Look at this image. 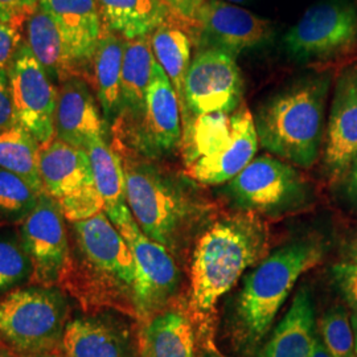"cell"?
I'll use <instances>...</instances> for the list:
<instances>
[{"label":"cell","mask_w":357,"mask_h":357,"mask_svg":"<svg viewBox=\"0 0 357 357\" xmlns=\"http://www.w3.org/2000/svg\"><path fill=\"white\" fill-rule=\"evenodd\" d=\"M268 250V225L255 213L220 218L202 231L192 253L187 302L199 342L212 345L220 299Z\"/></svg>","instance_id":"1"},{"label":"cell","mask_w":357,"mask_h":357,"mask_svg":"<svg viewBox=\"0 0 357 357\" xmlns=\"http://www.w3.org/2000/svg\"><path fill=\"white\" fill-rule=\"evenodd\" d=\"M122 163L126 203L142 231L169 253L183 252L206 228L213 205L192 183L141 162Z\"/></svg>","instance_id":"2"},{"label":"cell","mask_w":357,"mask_h":357,"mask_svg":"<svg viewBox=\"0 0 357 357\" xmlns=\"http://www.w3.org/2000/svg\"><path fill=\"white\" fill-rule=\"evenodd\" d=\"M330 82L328 75L305 77L264 103L255 119L261 146L293 166H314Z\"/></svg>","instance_id":"3"},{"label":"cell","mask_w":357,"mask_h":357,"mask_svg":"<svg viewBox=\"0 0 357 357\" xmlns=\"http://www.w3.org/2000/svg\"><path fill=\"white\" fill-rule=\"evenodd\" d=\"M323 257L321 243L298 240L273 252L246 275L234 306L236 333L241 343L255 345L264 339L299 277Z\"/></svg>","instance_id":"4"},{"label":"cell","mask_w":357,"mask_h":357,"mask_svg":"<svg viewBox=\"0 0 357 357\" xmlns=\"http://www.w3.org/2000/svg\"><path fill=\"white\" fill-rule=\"evenodd\" d=\"M82 262L105 298L119 301L135 314L137 265L131 249L105 211L75 224Z\"/></svg>","instance_id":"5"},{"label":"cell","mask_w":357,"mask_h":357,"mask_svg":"<svg viewBox=\"0 0 357 357\" xmlns=\"http://www.w3.org/2000/svg\"><path fill=\"white\" fill-rule=\"evenodd\" d=\"M105 213L128 243L137 265L135 311L141 319H150L171 303L180 283L175 258L160 243L142 231L128 204L105 209Z\"/></svg>","instance_id":"6"},{"label":"cell","mask_w":357,"mask_h":357,"mask_svg":"<svg viewBox=\"0 0 357 357\" xmlns=\"http://www.w3.org/2000/svg\"><path fill=\"white\" fill-rule=\"evenodd\" d=\"M227 192L238 208L257 216L277 217L299 211L310 196L302 174L270 155L253 159L230 180Z\"/></svg>","instance_id":"7"},{"label":"cell","mask_w":357,"mask_h":357,"mask_svg":"<svg viewBox=\"0 0 357 357\" xmlns=\"http://www.w3.org/2000/svg\"><path fill=\"white\" fill-rule=\"evenodd\" d=\"M66 302L56 290L31 287L0 302V337L23 352H40L63 339Z\"/></svg>","instance_id":"8"},{"label":"cell","mask_w":357,"mask_h":357,"mask_svg":"<svg viewBox=\"0 0 357 357\" xmlns=\"http://www.w3.org/2000/svg\"><path fill=\"white\" fill-rule=\"evenodd\" d=\"M289 56L298 61L324 60L357 44L356 8L345 0H324L310 7L283 38Z\"/></svg>","instance_id":"9"},{"label":"cell","mask_w":357,"mask_h":357,"mask_svg":"<svg viewBox=\"0 0 357 357\" xmlns=\"http://www.w3.org/2000/svg\"><path fill=\"white\" fill-rule=\"evenodd\" d=\"M243 81L234 57L218 50H204L193 59L183 88L181 123L191 116L233 114L243 105Z\"/></svg>","instance_id":"10"},{"label":"cell","mask_w":357,"mask_h":357,"mask_svg":"<svg viewBox=\"0 0 357 357\" xmlns=\"http://www.w3.org/2000/svg\"><path fill=\"white\" fill-rule=\"evenodd\" d=\"M8 77L17 123L35 137L40 147L50 144L56 137L59 91L28 44H22Z\"/></svg>","instance_id":"11"},{"label":"cell","mask_w":357,"mask_h":357,"mask_svg":"<svg viewBox=\"0 0 357 357\" xmlns=\"http://www.w3.org/2000/svg\"><path fill=\"white\" fill-rule=\"evenodd\" d=\"M22 245L31 259L33 281L52 284L64 278L70 268L64 215L45 192L23 220Z\"/></svg>","instance_id":"12"},{"label":"cell","mask_w":357,"mask_h":357,"mask_svg":"<svg viewBox=\"0 0 357 357\" xmlns=\"http://www.w3.org/2000/svg\"><path fill=\"white\" fill-rule=\"evenodd\" d=\"M178 94L162 66L155 63L143 109L130 118L134 122L131 142L149 156L171 153L181 142Z\"/></svg>","instance_id":"13"},{"label":"cell","mask_w":357,"mask_h":357,"mask_svg":"<svg viewBox=\"0 0 357 357\" xmlns=\"http://www.w3.org/2000/svg\"><path fill=\"white\" fill-rule=\"evenodd\" d=\"M196 29L205 50L237 56L265 45L274 36L273 23L225 0H209L199 13Z\"/></svg>","instance_id":"14"},{"label":"cell","mask_w":357,"mask_h":357,"mask_svg":"<svg viewBox=\"0 0 357 357\" xmlns=\"http://www.w3.org/2000/svg\"><path fill=\"white\" fill-rule=\"evenodd\" d=\"M357 158V64L337 77L324 146V166L332 178H340Z\"/></svg>","instance_id":"15"},{"label":"cell","mask_w":357,"mask_h":357,"mask_svg":"<svg viewBox=\"0 0 357 357\" xmlns=\"http://www.w3.org/2000/svg\"><path fill=\"white\" fill-rule=\"evenodd\" d=\"M258 134L250 110L241 105L231 114V139L220 153L202 158L188 167L191 178L205 185H220L236 178L258 150Z\"/></svg>","instance_id":"16"},{"label":"cell","mask_w":357,"mask_h":357,"mask_svg":"<svg viewBox=\"0 0 357 357\" xmlns=\"http://www.w3.org/2000/svg\"><path fill=\"white\" fill-rule=\"evenodd\" d=\"M38 6L54 20L77 63L88 66L103 32L97 0H40Z\"/></svg>","instance_id":"17"},{"label":"cell","mask_w":357,"mask_h":357,"mask_svg":"<svg viewBox=\"0 0 357 357\" xmlns=\"http://www.w3.org/2000/svg\"><path fill=\"white\" fill-rule=\"evenodd\" d=\"M103 137V122L88 84L75 77L59 91L56 139L85 150L94 138Z\"/></svg>","instance_id":"18"},{"label":"cell","mask_w":357,"mask_h":357,"mask_svg":"<svg viewBox=\"0 0 357 357\" xmlns=\"http://www.w3.org/2000/svg\"><path fill=\"white\" fill-rule=\"evenodd\" d=\"M197 333L187 303H174L146 320L138 340L141 357H195Z\"/></svg>","instance_id":"19"},{"label":"cell","mask_w":357,"mask_h":357,"mask_svg":"<svg viewBox=\"0 0 357 357\" xmlns=\"http://www.w3.org/2000/svg\"><path fill=\"white\" fill-rule=\"evenodd\" d=\"M40 178L54 200L96 184L88 153L59 139L40 147Z\"/></svg>","instance_id":"20"},{"label":"cell","mask_w":357,"mask_h":357,"mask_svg":"<svg viewBox=\"0 0 357 357\" xmlns=\"http://www.w3.org/2000/svg\"><path fill=\"white\" fill-rule=\"evenodd\" d=\"M26 24V44L51 79L64 84L75 77L82 78L79 72L84 68L72 56L59 26L48 13L38 6Z\"/></svg>","instance_id":"21"},{"label":"cell","mask_w":357,"mask_h":357,"mask_svg":"<svg viewBox=\"0 0 357 357\" xmlns=\"http://www.w3.org/2000/svg\"><path fill=\"white\" fill-rule=\"evenodd\" d=\"M315 336V308L307 286L298 290L293 303L265 347L262 357H311Z\"/></svg>","instance_id":"22"},{"label":"cell","mask_w":357,"mask_h":357,"mask_svg":"<svg viewBox=\"0 0 357 357\" xmlns=\"http://www.w3.org/2000/svg\"><path fill=\"white\" fill-rule=\"evenodd\" d=\"M65 357H130L125 333L100 319H77L65 327Z\"/></svg>","instance_id":"23"},{"label":"cell","mask_w":357,"mask_h":357,"mask_svg":"<svg viewBox=\"0 0 357 357\" xmlns=\"http://www.w3.org/2000/svg\"><path fill=\"white\" fill-rule=\"evenodd\" d=\"M97 3L107 26L128 40L149 36L171 15L163 0H97Z\"/></svg>","instance_id":"24"},{"label":"cell","mask_w":357,"mask_h":357,"mask_svg":"<svg viewBox=\"0 0 357 357\" xmlns=\"http://www.w3.org/2000/svg\"><path fill=\"white\" fill-rule=\"evenodd\" d=\"M125 43L113 32L103 31L91 59L94 89L107 121L121 113V73Z\"/></svg>","instance_id":"25"},{"label":"cell","mask_w":357,"mask_h":357,"mask_svg":"<svg viewBox=\"0 0 357 357\" xmlns=\"http://www.w3.org/2000/svg\"><path fill=\"white\" fill-rule=\"evenodd\" d=\"M155 63L151 38L149 36L125 43L121 73V113L128 119L143 109Z\"/></svg>","instance_id":"26"},{"label":"cell","mask_w":357,"mask_h":357,"mask_svg":"<svg viewBox=\"0 0 357 357\" xmlns=\"http://www.w3.org/2000/svg\"><path fill=\"white\" fill-rule=\"evenodd\" d=\"M231 139V114L211 113L191 116L181 123V151L187 168L196 160L216 155Z\"/></svg>","instance_id":"27"},{"label":"cell","mask_w":357,"mask_h":357,"mask_svg":"<svg viewBox=\"0 0 357 357\" xmlns=\"http://www.w3.org/2000/svg\"><path fill=\"white\" fill-rule=\"evenodd\" d=\"M150 38L155 60L176 91L181 112L184 79L191 65V38L185 31L168 22L156 28Z\"/></svg>","instance_id":"28"},{"label":"cell","mask_w":357,"mask_h":357,"mask_svg":"<svg viewBox=\"0 0 357 357\" xmlns=\"http://www.w3.org/2000/svg\"><path fill=\"white\" fill-rule=\"evenodd\" d=\"M0 168L13 172L43 191L40 178V144L20 125L0 132Z\"/></svg>","instance_id":"29"},{"label":"cell","mask_w":357,"mask_h":357,"mask_svg":"<svg viewBox=\"0 0 357 357\" xmlns=\"http://www.w3.org/2000/svg\"><path fill=\"white\" fill-rule=\"evenodd\" d=\"M85 151L89 156L96 187L105 202V209L128 204L123 163L119 155L103 141V137L90 141Z\"/></svg>","instance_id":"30"},{"label":"cell","mask_w":357,"mask_h":357,"mask_svg":"<svg viewBox=\"0 0 357 357\" xmlns=\"http://www.w3.org/2000/svg\"><path fill=\"white\" fill-rule=\"evenodd\" d=\"M319 328L321 343L332 357H356L352 321L344 307H331L321 317Z\"/></svg>","instance_id":"31"},{"label":"cell","mask_w":357,"mask_h":357,"mask_svg":"<svg viewBox=\"0 0 357 357\" xmlns=\"http://www.w3.org/2000/svg\"><path fill=\"white\" fill-rule=\"evenodd\" d=\"M43 192L26 178L0 168V213L10 217H26L38 203Z\"/></svg>","instance_id":"32"},{"label":"cell","mask_w":357,"mask_h":357,"mask_svg":"<svg viewBox=\"0 0 357 357\" xmlns=\"http://www.w3.org/2000/svg\"><path fill=\"white\" fill-rule=\"evenodd\" d=\"M32 274L31 259L23 245L0 238V290L13 287Z\"/></svg>","instance_id":"33"},{"label":"cell","mask_w":357,"mask_h":357,"mask_svg":"<svg viewBox=\"0 0 357 357\" xmlns=\"http://www.w3.org/2000/svg\"><path fill=\"white\" fill-rule=\"evenodd\" d=\"M57 203L64 218L73 224L89 220L105 211V202L96 184L73 192L57 200Z\"/></svg>","instance_id":"34"},{"label":"cell","mask_w":357,"mask_h":357,"mask_svg":"<svg viewBox=\"0 0 357 357\" xmlns=\"http://www.w3.org/2000/svg\"><path fill=\"white\" fill-rule=\"evenodd\" d=\"M332 274L340 293L344 296L345 302L352 308V312H357L356 262L336 264L332 268Z\"/></svg>","instance_id":"35"},{"label":"cell","mask_w":357,"mask_h":357,"mask_svg":"<svg viewBox=\"0 0 357 357\" xmlns=\"http://www.w3.org/2000/svg\"><path fill=\"white\" fill-rule=\"evenodd\" d=\"M20 28L0 22V70L8 73L22 47Z\"/></svg>","instance_id":"36"},{"label":"cell","mask_w":357,"mask_h":357,"mask_svg":"<svg viewBox=\"0 0 357 357\" xmlns=\"http://www.w3.org/2000/svg\"><path fill=\"white\" fill-rule=\"evenodd\" d=\"M40 0H0V22L22 28Z\"/></svg>","instance_id":"37"},{"label":"cell","mask_w":357,"mask_h":357,"mask_svg":"<svg viewBox=\"0 0 357 357\" xmlns=\"http://www.w3.org/2000/svg\"><path fill=\"white\" fill-rule=\"evenodd\" d=\"M19 125L15 115L8 73L0 70V132Z\"/></svg>","instance_id":"38"},{"label":"cell","mask_w":357,"mask_h":357,"mask_svg":"<svg viewBox=\"0 0 357 357\" xmlns=\"http://www.w3.org/2000/svg\"><path fill=\"white\" fill-rule=\"evenodd\" d=\"M172 15L183 22L191 23L196 28L197 17L202 8L204 7L205 0H163Z\"/></svg>","instance_id":"39"},{"label":"cell","mask_w":357,"mask_h":357,"mask_svg":"<svg viewBox=\"0 0 357 357\" xmlns=\"http://www.w3.org/2000/svg\"><path fill=\"white\" fill-rule=\"evenodd\" d=\"M349 193L357 200V158L351 168V176H349Z\"/></svg>","instance_id":"40"},{"label":"cell","mask_w":357,"mask_h":357,"mask_svg":"<svg viewBox=\"0 0 357 357\" xmlns=\"http://www.w3.org/2000/svg\"><path fill=\"white\" fill-rule=\"evenodd\" d=\"M311 357H332L331 354L327 351V348L324 347V344L321 343V340H319L317 337V342L314 345V351H312V355Z\"/></svg>","instance_id":"41"},{"label":"cell","mask_w":357,"mask_h":357,"mask_svg":"<svg viewBox=\"0 0 357 357\" xmlns=\"http://www.w3.org/2000/svg\"><path fill=\"white\" fill-rule=\"evenodd\" d=\"M351 321H352V328H354V335H355V348H356L357 357V312H352Z\"/></svg>","instance_id":"42"},{"label":"cell","mask_w":357,"mask_h":357,"mask_svg":"<svg viewBox=\"0 0 357 357\" xmlns=\"http://www.w3.org/2000/svg\"><path fill=\"white\" fill-rule=\"evenodd\" d=\"M225 1H229V3H233V4H241V3H245L248 0H225Z\"/></svg>","instance_id":"43"},{"label":"cell","mask_w":357,"mask_h":357,"mask_svg":"<svg viewBox=\"0 0 357 357\" xmlns=\"http://www.w3.org/2000/svg\"><path fill=\"white\" fill-rule=\"evenodd\" d=\"M352 255H354V259H355V262L357 264V245L355 246V249H354V253H352Z\"/></svg>","instance_id":"44"},{"label":"cell","mask_w":357,"mask_h":357,"mask_svg":"<svg viewBox=\"0 0 357 357\" xmlns=\"http://www.w3.org/2000/svg\"><path fill=\"white\" fill-rule=\"evenodd\" d=\"M31 357H57V356H53V355H35V356H31Z\"/></svg>","instance_id":"45"},{"label":"cell","mask_w":357,"mask_h":357,"mask_svg":"<svg viewBox=\"0 0 357 357\" xmlns=\"http://www.w3.org/2000/svg\"><path fill=\"white\" fill-rule=\"evenodd\" d=\"M0 357H3V356H1V355H0Z\"/></svg>","instance_id":"46"}]
</instances>
